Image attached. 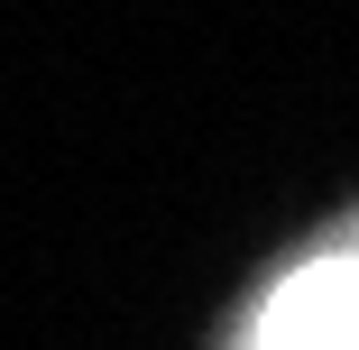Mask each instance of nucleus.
I'll return each instance as SVG.
<instances>
[{
	"label": "nucleus",
	"instance_id": "obj_1",
	"mask_svg": "<svg viewBox=\"0 0 359 350\" xmlns=\"http://www.w3.org/2000/svg\"><path fill=\"white\" fill-rule=\"evenodd\" d=\"M249 350H359V258H313L295 267L258 314Z\"/></svg>",
	"mask_w": 359,
	"mask_h": 350
}]
</instances>
